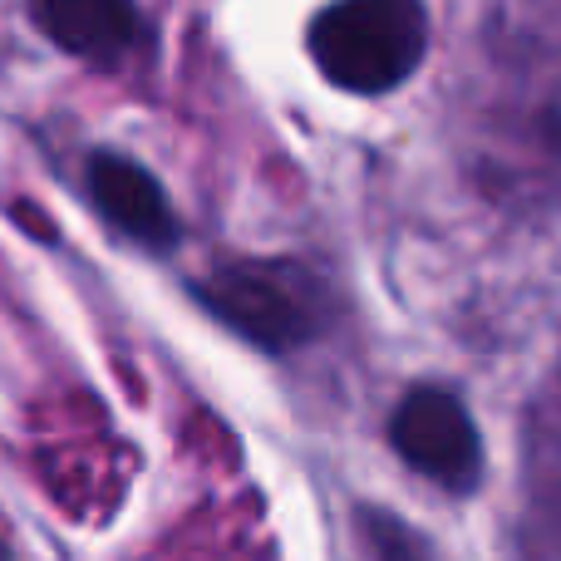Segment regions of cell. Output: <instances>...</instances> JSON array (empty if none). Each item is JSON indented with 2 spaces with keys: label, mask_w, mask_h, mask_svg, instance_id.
Wrapping results in <instances>:
<instances>
[{
  "label": "cell",
  "mask_w": 561,
  "mask_h": 561,
  "mask_svg": "<svg viewBox=\"0 0 561 561\" xmlns=\"http://www.w3.org/2000/svg\"><path fill=\"white\" fill-rule=\"evenodd\" d=\"M320 79L345 94L379 99L409 84L428 55L424 0H330L306 30Z\"/></svg>",
  "instance_id": "1"
},
{
  "label": "cell",
  "mask_w": 561,
  "mask_h": 561,
  "mask_svg": "<svg viewBox=\"0 0 561 561\" xmlns=\"http://www.w3.org/2000/svg\"><path fill=\"white\" fill-rule=\"evenodd\" d=\"M187 290L217 325L266 355L300 350L325 330V290L296 262H222Z\"/></svg>",
  "instance_id": "2"
},
{
  "label": "cell",
  "mask_w": 561,
  "mask_h": 561,
  "mask_svg": "<svg viewBox=\"0 0 561 561\" xmlns=\"http://www.w3.org/2000/svg\"><path fill=\"white\" fill-rule=\"evenodd\" d=\"M389 444L414 473H424L448 493H473L483 478V438L454 389H409L389 414Z\"/></svg>",
  "instance_id": "3"
},
{
  "label": "cell",
  "mask_w": 561,
  "mask_h": 561,
  "mask_svg": "<svg viewBox=\"0 0 561 561\" xmlns=\"http://www.w3.org/2000/svg\"><path fill=\"white\" fill-rule=\"evenodd\" d=\"M84 197L94 203V213L114 227L118 237H128L144 252H173L183 242V222H178L173 203H168L163 183L148 173L138 158L99 148L84 158Z\"/></svg>",
  "instance_id": "4"
},
{
  "label": "cell",
  "mask_w": 561,
  "mask_h": 561,
  "mask_svg": "<svg viewBox=\"0 0 561 561\" xmlns=\"http://www.w3.org/2000/svg\"><path fill=\"white\" fill-rule=\"evenodd\" d=\"M30 15L45 39L94 69H114L144 39L138 0H30Z\"/></svg>",
  "instance_id": "5"
},
{
  "label": "cell",
  "mask_w": 561,
  "mask_h": 561,
  "mask_svg": "<svg viewBox=\"0 0 561 561\" xmlns=\"http://www.w3.org/2000/svg\"><path fill=\"white\" fill-rule=\"evenodd\" d=\"M359 527H365V542L375 561H428V547L419 533H409L399 517L389 513H359Z\"/></svg>",
  "instance_id": "6"
},
{
  "label": "cell",
  "mask_w": 561,
  "mask_h": 561,
  "mask_svg": "<svg viewBox=\"0 0 561 561\" xmlns=\"http://www.w3.org/2000/svg\"><path fill=\"white\" fill-rule=\"evenodd\" d=\"M0 561H5V542H0Z\"/></svg>",
  "instance_id": "7"
}]
</instances>
